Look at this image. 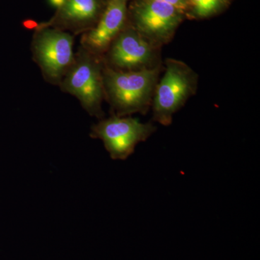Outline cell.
Returning a JSON list of instances; mask_svg holds the SVG:
<instances>
[{"label": "cell", "instance_id": "cell-1", "mask_svg": "<svg viewBox=\"0 0 260 260\" xmlns=\"http://www.w3.org/2000/svg\"><path fill=\"white\" fill-rule=\"evenodd\" d=\"M161 71V65L137 71H119L104 63V95L110 105L112 115L146 114L151 107Z\"/></svg>", "mask_w": 260, "mask_h": 260}, {"label": "cell", "instance_id": "cell-2", "mask_svg": "<svg viewBox=\"0 0 260 260\" xmlns=\"http://www.w3.org/2000/svg\"><path fill=\"white\" fill-rule=\"evenodd\" d=\"M198 83L199 75L189 65L179 59H166L152 101L153 120L170 125L174 114L196 93Z\"/></svg>", "mask_w": 260, "mask_h": 260}, {"label": "cell", "instance_id": "cell-3", "mask_svg": "<svg viewBox=\"0 0 260 260\" xmlns=\"http://www.w3.org/2000/svg\"><path fill=\"white\" fill-rule=\"evenodd\" d=\"M103 68L102 57L94 55L80 46L73 64L59 85L61 91L76 98L84 110L99 120L104 118Z\"/></svg>", "mask_w": 260, "mask_h": 260}, {"label": "cell", "instance_id": "cell-4", "mask_svg": "<svg viewBox=\"0 0 260 260\" xmlns=\"http://www.w3.org/2000/svg\"><path fill=\"white\" fill-rule=\"evenodd\" d=\"M74 36L50 28H38L32 39V59L42 71L44 79L59 86L75 59Z\"/></svg>", "mask_w": 260, "mask_h": 260}, {"label": "cell", "instance_id": "cell-5", "mask_svg": "<svg viewBox=\"0 0 260 260\" xmlns=\"http://www.w3.org/2000/svg\"><path fill=\"white\" fill-rule=\"evenodd\" d=\"M156 127L151 122L143 123L132 116L112 115L93 124L90 138L104 143L114 160H125L134 153L135 147L148 139Z\"/></svg>", "mask_w": 260, "mask_h": 260}, {"label": "cell", "instance_id": "cell-6", "mask_svg": "<svg viewBox=\"0 0 260 260\" xmlns=\"http://www.w3.org/2000/svg\"><path fill=\"white\" fill-rule=\"evenodd\" d=\"M160 50L132 25H126L109 46L103 61L119 71L150 69L161 65Z\"/></svg>", "mask_w": 260, "mask_h": 260}, {"label": "cell", "instance_id": "cell-7", "mask_svg": "<svg viewBox=\"0 0 260 260\" xmlns=\"http://www.w3.org/2000/svg\"><path fill=\"white\" fill-rule=\"evenodd\" d=\"M184 12L162 2L140 0L133 8V25L149 42L156 47L172 42Z\"/></svg>", "mask_w": 260, "mask_h": 260}, {"label": "cell", "instance_id": "cell-8", "mask_svg": "<svg viewBox=\"0 0 260 260\" xmlns=\"http://www.w3.org/2000/svg\"><path fill=\"white\" fill-rule=\"evenodd\" d=\"M128 0H108L99 21L82 34L80 46L94 55L102 57L113 41L126 26Z\"/></svg>", "mask_w": 260, "mask_h": 260}, {"label": "cell", "instance_id": "cell-9", "mask_svg": "<svg viewBox=\"0 0 260 260\" xmlns=\"http://www.w3.org/2000/svg\"><path fill=\"white\" fill-rule=\"evenodd\" d=\"M104 10L100 0H64L55 18L39 28L50 27L73 36L83 34L95 26Z\"/></svg>", "mask_w": 260, "mask_h": 260}, {"label": "cell", "instance_id": "cell-10", "mask_svg": "<svg viewBox=\"0 0 260 260\" xmlns=\"http://www.w3.org/2000/svg\"><path fill=\"white\" fill-rule=\"evenodd\" d=\"M226 4L227 0H188L186 9L190 8L195 18H206L221 11Z\"/></svg>", "mask_w": 260, "mask_h": 260}, {"label": "cell", "instance_id": "cell-11", "mask_svg": "<svg viewBox=\"0 0 260 260\" xmlns=\"http://www.w3.org/2000/svg\"><path fill=\"white\" fill-rule=\"evenodd\" d=\"M155 1L162 2V3L172 5L177 8V9L184 12V13H185L186 8H187L188 0H155Z\"/></svg>", "mask_w": 260, "mask_h": 260}, {"label": "cell", "instance_id": "cell-12", "mask_svg": "<svg viewBox=\"0 0 260 260\" xmlns=\"http://www.w3.org/2000/svg\"><path fill=\"white\" fill-rule=\"evenodd\" d=\"M50 1L51 4L54 5V6L57 7V8H59L61 4H62L64 0H50Z\"/></svg>", "mask_w": 260, "mask_h": 260}]
</instances>
